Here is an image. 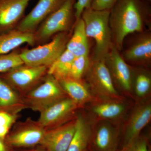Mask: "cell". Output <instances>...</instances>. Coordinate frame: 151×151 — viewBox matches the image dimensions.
<instances>
[{
    "instance_id": "29",
    "label": "cell",
    "mask_w": 151,
    "mask_h": 151,
    "mask_svg": "<svg viewBox=\"0 0 151 151\" xmlns=\"http://www.w3.org/2000/svg\"><path fill=\"white\" fill-rule=\"evenodd\" d=\"M148 149L146 138L139 137L125 151H148Z\"/></svg>"
},
{
    "instance_id": "17",
    "label": "cell",
    "mask_w": 151,
    "mask_h": 151,
    "mask_svg": "<svg viewBox=\"0 0 151 151\" xmlns=\"http://www.w3.org/2000/svg\"><path fill=\"white\" fill-rule=\"evenodd\" d=\"M26 108L23 98L7 82L0 78V109L18 114Z\"/></svg>"
},
{
    "instance_id": "10",
    "label": "cell",
    "mask_w": 151,
    "mask_h": 151,
    "mask_svg": "<svg viewBox=\"0 0 151 151\" xmlns=\"http://www.w3.org/2000/svg\"><path fill=\"white\" fill-rule=\"evenodd\" d=\"M65 0H39L35 6L17 25L16 29L34 33L38 26L57 9Z\"/></svg>"
},
{
    "instance_id": "6",
    "label": "cell",
    "mask_w": 151,
    "mask_h": 151,
    "mask_svg": "<svg viewBox=\"0 0 151 151\" xmlns=\"http://www.w3.org/2000/svg\"><path fill=\"white\" fill-rule=\"evenodd\" d=\"M47 69L46 66H30L24 64L4 73L1 78L19 93L26 94L43 79Z\"/></svg>"
},
{
    "instance_id": "21",
    "label": "cell",
    "mask_w": 151,
    "mask_h": 151,
    "mask_svg": "<svg viewBox=\"0 0 151 151\" xmlns=\"http://www.w3.org/2000/svg\"><path fill=\"white\" fill-rule=\"evenodd\" d=\"M58 81L65 94L77 105L86 103L92 98L89 91L80 80L66 77Z\"/></svg>"
},
{
    "instance_id": "9",
    "label": "cell",
    "mask_w": 151,
    "mask_h": 151,
    "mask_svg": "<svg viewBox=\"0 0 151 151\" xmlns=\"http://www.w3.org/2000/svg\"><path fill=\"white\" fill-rule=\"evenodd\" d=\"M46 131L37 122L27 120L15 128L8 137V143L17 147H33L40 144Z\"/></svg>"
},
{
    "instance_id": "26",
    "label": "cell",
    "mask_w": 151,
    "mask_h": 151,
    "mask_svg": "<svg viewBox=\"0 0 151 151\" xmlns=\"http://www.w3.org/2000/svg\"><path fill=\"white\" fill-rule=\"evenodd\" d=\"M151 80L150 76L145 73H140L137 76L135 83L136 94L139 96H144L150 91Z\"/></svg>"
},
{
    "instance_id": "23",
    "label": "cell",
    "mask_w": 151,
    "mask_h": 151,
    "mask_svg": "<svg viewBox=\"0 0 151 151\" xmlns=\"http://www.w3.org/2000/svg\"><path fill=\"white\" fill-rule=\"evenodd\" d=\"M124 111V106L117 103H102L93 108L95 114L105 119H113L121 116Z\"/></svg>"
},
{
    "instance_id": "35",
    "label": "cell",
    "mask_w": 151,
    "mask_h": 151,
    "mask_svg": "<svg viewBox=\"0 0 151 151\" xmlns=\"http://www.w3.org/2000/svg\"><path fill=\"white\" fill-rule=\"evenodd\" d=\"M121 151H126L124 150H122Z\"/></svg>"
},
{
    "instance_id": "20",
    "label": "cell",
    "mask_w": 151,
    "mask_h": 151,
    "mask_svg": "<svg viewBox=\"0 0 151 151\" xmlns=\"http://www.w3.org/2000/svg\"><path fill=\"white\" fill-rule=\"evenodd\" d=\"M76 122L75 133L66 151H86L92 135L91 129L82 116H77Z\"/></svg>"
},
{
    "instance_id": "27",
    "label": "cell",
    "mask_w": 151,
    "mask_h": 151,
    "mask_svg": "<svg viewBox=\"0 0 151 151\" xmlns=\"http://www.w3.org/2000/svg\"><path fill=\"white\" fill-rule=\"evenodd\" d=\"M17 114L6 111H0V126L11 128L17 119Z\"/></svg>"
},
{
    "instance_id": "2",
    "label": "cell",
    "mask_w": 151,
    "mask_h": 151,
    "mask_svg": "<svg viewBox=\"0 0 151 151\" xmlns=\"http://www.w3.org/2000/svg\"><path fill=\"white\" fill-rule=\"evenodd\" d=\"M110 15V10H97L91 8L85 9L81 14L87 37L95 41L93 59H105L113 45Z\"/></svg>"
},
{
    "instance_id": "7",
    "label": "cell",
    "mask_w": 151,
    "mask_h": 151,
    "mask_svg": "<svg viewBox=\"0 0 151 151\" xmlns=\"http://www.w3.org/2000/svg\"><path fill=\"white\" fill-rule=\"evenodd\" d=\"M78 105L69 97H65L40 113L37 123L46 130L58 127L73 114Z\"/></svg>"
},
{
    "instance_id": "24",
    "label": "cell",
    "mask_w": 151,
    "mask_h": 151,
    "mask_svg": "<svg viewBox=\"0 0 151 151\" xmlns=\"http://www.w3.org/2000/svg\"><path fill=\"white\" fill-rule=\"evenodd\" d=\"M90 60L89 55L75 57L73 60L68 77L80 80L84 73L89 68Z\"/></svg>"
},
{
    "instance_id": "32",
    "label": "cell",
    "mask_w": 151,
    "mask_h": 151,
    "mask_svg": "<svg viewBox=\"0 0 151 151\" xmlns=\"http://www.w3.org/2000/svg\"><path fill=\"white\" fill-rule=\"evenodd\" d=\"M0 151H7L6 147L4 142V140L0 139Z\"/></svg>"
},
{
    "instance_id": "16",
    "label": "cell",
    "mask_w": 151,
    "mask_h": 151,
    "mask_svg": "<svg viewBox=\"0 0 151 151\" xmlns=\"http://www.w3.org/2000/svg\"><path fill=\"white\" fill-rule=\"evenodd\" d=\"M90 143L93 151H116L118 134L109 125L103 124L97 129L93 137L91 136Z\"/></svg>"
},
{
    "instance_id": "19",
    "label": "cell",
    "mask_w": 151,
    "mask_h": 151,
    "mask_svg": "<svg viewBox=\"0 0 151 151\" xmlns=\"http://www.w3.org/2000/svg\"><path fill=\"white\" fill-rule=\"evenodd\" d=\"M124 59L131 62L150 61L151 58V36L142 35L124 53Z\"/></svg>"
},
{
    "instance_id": "11",
    "label": "cell",
    "mask_w": 151,
    "mask_h": 151,
    "mask_svg": "<svg viewBox=\"0 0 151 151\" xmlns=\"http://www.w3.org/2000/svg\"><path fill=\"white\" fill-rule=\"evenodd\" d=\"M76 126L75 119L46 130L40 145L48 151H66L74 136Z\"/></svg>"
},
{
    "instance_id": "36",
    "label": "cell",
    "mask_w": 151,
    "mask_h": 151,
    "mask_svg": "<svg viewBox=\"0 0 151 151\" xmlns=\"http://www.w3.org/2000/svg\"><path fill=\"white\" fill-rule=\"evenodd\" d=\"M149 1H150V0H149Z\"/></svg>"
},
{
    "instance_id": "3",
    "label": "cell",
    "mask_w": 151,
    "mask_h": 151,
    "mask_svg": "<svg viewBox=\"0 0 151 151\" xmlns=\"http://www.w3.org/2000/svg\"><path fill=\"white\" fill-rule=\"evenodd\" d=\"M42 81L23 98L26 108L39 113L67 97L58 81L52 76L47 74Z\"/></svg>"
},
{
    "instance_id": "22",
    "label": "cell",
    "mask_w": 151,
    "mask_h": 151,
    "mask_svg": "<svg viewBox=\"0 0 151 151\" xmlns=\"http://www.w3.org/2000/svg\"><path fill=\"white\" fill-rule=\"evenodd\" d=\"M75 57L65 49L62 54L48 68L47 74L52 76L58 81L68 77L71 64Z\"/></svg>"
},
{
    "instance_id": "4",
    "label": "cell",
    "mask_w": 151,
    "mask_h": 151,
    "mask_svg": "<svg viewBox=\"0 0 151 151\" xmlns=\"http://www.w3.org/2000/svg\"><path fill=\"white\" fill-rule=\"evenodd\" d=\"M69 39L68 32L59 33L48 43L24 50L20 56L25 65L48 68L65 50Z\"/></svg>"
},
{
    "instance_id": "1",
    "label": "cell",
    "mask_w": 151,
    "mask_h": 151,
    "mask_svg": "<svg viewBox=\"0 0 151 151\" xmlns=\"http://www.w3.org/2000/svg\"><path fill=\"white\" fill-rule=\"evenodd\" d=\"M148 13L143 0H117L110 9L109 22L112 40L119 50L127 35L142 31Z\"/></svg>"
},
{
    "instance_id": "15",
    "label": "cell",
    "mask_w": 151,
    "mask_h": 151,
    "mask_svg": "<svg viewBox=\"0 0 151 151\" xmlns=\"http://www.w3.org/2000/svg\"><path fill=\"white\" fill-rule=\"evenodd\" d=\"M36 43L34 34L14 29L0 34V55L8 54L24 44Z\"/></svg>"
},
{
    "instance_id": "33",
    "label": "cell",
    "mask_w": 151,
    "mask_h": 151,
    "mask_svg": "<svg viewBox=\"0 0 151 151\" xmlns=\"http://www.w3.org/2000/svg\"><path fill=\"white\" fill-rule=\"evenodd\" d=\"M148 151H151L150 149V148L148 149Z\"/></svg>"
},
{
    "instance_id": "30",
    "label": "cell",
    "mask_w": 151,
    "mask_h": 151,
    "mask_svg": "<svg viewBox=\"0 0 151 151\" xmlns=\"http://www.w3.org/2000/svg\"><path fill=\"white\" fill-rule=\"evenodd\" d=\"M117 0H93L91 8L97 10H110Z\"/></svg>"
},
{
    "instance_id": "14",
    "label": "cell",
    "mask_w": 151,
    "mask_h": 151,
    "mask_svg": "<svg viewBox=\"0 0 151 151\" xmlns=\"http://www.w3.org/2000/svg\"><path fill=\"white\" fill-rule=\"evenodd\" d=\"M151 118L150 104L141 105L134 111L127 125L123 150H127L139 137L141 131L148 124Z\"/></svg>"
},
{
    "instance_id": "8",
    "label": "cell",
    "mask_w": 151,
    "mask_h": 151,
    "mask_svg": "<svg viewBox=\"0 0 151 151\" xmlns=\"http://www.w3.org/2000/svg\"><path fill=\"white\" fill-rule=\"evenodd\" d=\"M90 63L88 79L93 88L103 96L118 98L119 94L113 84V77L105 59L93 58Z\"/></svg>"
},
{
    "instance_id": "5",
    "label": "cell",
    "mask_w": 151,
    "mask_h": 151,
    "mask_svg": "<svg viewBox=\"0 0 151 151\" xmlns=\"http://www.w3.org/2000/svg\"><path fill=\"white\" fill-rule=\"evenodd\" d=\"M75 1L76 0H65L60 7L42 22L34 32L36 43L45 41L55 35L69 30L74 16Z\"/></svg>"
},
{
    "instance_id": "13",
    "label": "cell",
    "mask_w": 151,
    "mask_h": 151,
    "mask_svg": "<svg viewBox=\"0 0 151 151\" xmlns=\"http://www.w3.org/2000/svg\"><path fill=\"white\" fill-rule=\"evenodd\" d=\"M105 59L112 76L123 89L130 91L132 85L131 70L115 45H112Z\"/></svg>"
},
{
    "instance_id": "34",
    "label": "cell",
    "mask_w": 151,
    "mask_h": 151,
    "mask_svg": "<svg viewBox=\"0 0 151 151\" xmlns=\"http://www.w3.org/2000/svg\"><path fill=\"white\" fill-rule=\"evenodd\" d=\"M39 151V150H34V151Z\"/></svg>"
},
{
    "instance_id": "25",
    "label": "cell",
    "mask_w": 151,
    "mask_h": 151,
    "mask_svg": "<svg viewBox=\"0 0 151 151\" xmlns=\"http://www.w3.org/2000/svg\"><path fill=\"white\" fill-rule=\"evenodd\" d=\"M24 64L19 53L12 52L0 55V73H5Z\"/></svg>"
},
{
    "instance_id": "12",
    "label": "cell",
    "mask_w": 151,
    "mask_h": 151,
    "mask_svg": "<svg viewBox=\"0 0 151 151\" xmlns=\"http://www.w3.org/2000/svg\"><path fill=\"white\" fill-rule=\"evenodd\" d=\"M31 0H0V32L13 29L20 21Z\"/></svg>"
},
{
    "instance_id": "31",
    "label": "cell",
    "mask_w": 151,
    "mask_h": 151,
    "mask_svg": "<svg viewBox=\"0 0 151 151\" xmlns=\"http://www.w3.org/2000/svg\"><path fill=\"white\" fill-rule=\"evenodd\" d=\"M10 128L5 126H0V139L4 140L8 134Z\"/></svg>"
},
{
    "instance_id": "18",
    "label": "cell",
    "mask_w": 151,
    "mask_h": 151,
    "mask_svg": "<svg viewBox=\"0 0 151 151\" xmlns=\"http://www.w3.org/2000/svg\"><path fill=\"white\" fill-rule=\"evenodd\" d=\"M76 22L73 34L68 42L66 49L76 57L89 55V42L84 21L81 17Z\"/></svg>"
},
{
    "instance_id": "28",
    "label": "cell",
    "mask_w": 151,
    "mask_h": 151,
    "mask_svg": "<svg viewBox=\"0 0 151 151\" xmlns=\"http://www.w3.org/2000/svg\"><path fill=\"white\" fill-rule=\"evenodd\" d=\"M93 0H76L74 5V16L77 20L81 17L85 9L91 8Z\"/></svg>"
}]
</instances>
